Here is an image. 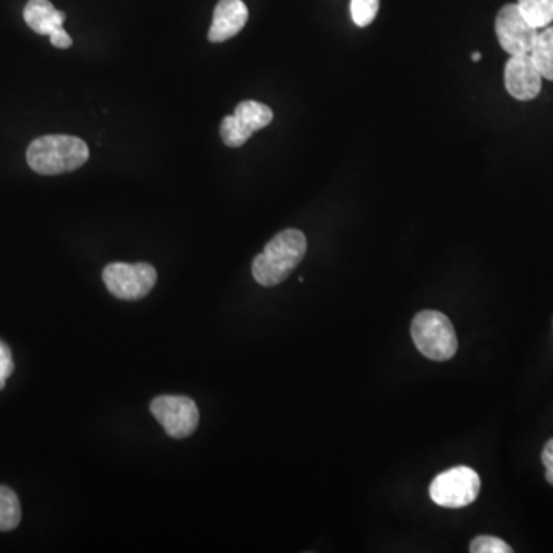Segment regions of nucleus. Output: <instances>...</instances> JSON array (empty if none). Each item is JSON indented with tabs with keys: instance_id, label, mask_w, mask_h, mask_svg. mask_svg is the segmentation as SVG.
<instances>
[{
	"instance_id": "1",
	"label": "nucleus",
	"mask_w": 553,
	"mask_h": 553,
	"mask_svg": "<svg viewBox=\"0 0 553 553\" xmlns=\"http://www.w3.org/2000/svg\"><path fill=\"white\" fill-rule=\"evenodd\" d=\"M308 240L299 229H285L269 240L262 254L252 263L255 282L265 288L285 282L294 269L305 259Z\"/></svg>"
},
{
	"instance_id": "2",
	"label": "nucleus",
	"mask_w": 553,
	"mask_h": 553,
	"mask_svg": "<svg viewBox=\"0 0 553 553\" xmlns=\"http://www.w3.org/2000/svg\"><path fill=\"white\" fill-rule=\"evenodd\" d=\"M90 159L87 143L74 136H44L34 140L27 151V162L42 176L71 173Z\"/></svg>"
},
{
	"instance_id": "3",
	"label": "nucleus",
	"mask_w": 553,
	"mask_h": 553,
	"mask_svg": "<svg viewBox=\"0 0 553 553\" xmlns=\"http://www.w3.org/2000/svg\"><path fill=\"white\" fill-rule=\"evenodd\" d=\"M412 338L418 351L434 361H448L457 354L454 325L438 311H421L412 322Z\"/></svg>"
},
{
	"instance_id": "4",
	"label": "nucleus",
	"mask_w": 553,
	"mask_h": 553,
	"mask_svg": "<svg viewBox=\"0 0 553 553\" xmlns=\"http://www.w3.org/2000/svg\"><path fill=\"white\" fill-rule=\"evenodd\" d=\"M481 491L480 475L467 466L452 467L441 472L429 486V495L438 506L461 509L477 500Z\"/></svg>"
},
{
	"instance_id": "5",
	"label": "nucleus",
	"mask_w": 553,
	"mask_h": 553,
	"mask_svg": "<svg viewBox=\"0 0 553 553\" xmlns=\"http://www.w3.org/2000/svg\"><path fill=\"white\" fill-rule=\"evenodd\" d=\"M106 289L120 300L145 299L157 282V271L150 263H110L102 272Z\"/></svg>"
},
{
	"instance_id": "6",
	"label": "nucleus",
	"mask_w": 553,
	"mask_h": 553,
	"mask_svg": "<svg viewBox=\"0 0 553 553\" xmlns=\"http://www.w3.org/2000/svg\"><path fill=\"white\" fill-rule=\"evenodd\" d=\"M151 414L162 424L169 437H189L199 426V408L194 400L183 395H160L150 404Z\"/></svg>"
},
{
	"instance_id": "7",
	"label": "nucleus",
	"mask_w": 553,
	"mask_h": 553,
	"mask_svg": "<svg viewBox=\"0 0 553 553\" xmlns=\"http://www.w3.org/2000/svg\"><path fill=\"white\" fill-rule=\"evenodd\" d=\"M274 119L265 103L245 100L237 105L236 113L226 116L220 125V137L229 148H239L248 142L255 131L263 130Z\"/></svg>"
},
{
	"instance_id": "8",
	"label": "nucleus",
	"mask_w": 553,
	"mask_h": 553,
	"mask_svg": "<svg viewBox=\"0 0 553 553\" xmlns=\"http://www.w3.org/2000/svg\"><path fill=\"white\" fill-rule=\"evenodd\" d=\"M537 28L524 19L517 4H507L501 8L495 20V33L501 48L510 56L530 54L538 36Z\"/></svg>"
},
{
	"instance_id": "9",
	"label": "nucleus",
	"mask_w": 553,
	"mask_h": 553,
	"mask_svg": "<svg viewBox=\"0 0 553 553\" xmlns=\"http://www.w3.org/2000/svg\"><path fill=\"white\" fill-rule=\"evenodd\" d=\"M507 93L521 102L537 99L543 88V76L530 54L510 56L504 68Z\"/></svg>"
},
{
	"instance_id": "10",
	"label": "nucleus",
	"mask_w": 553,
	"mask_h": 553,
	"mask_svg": "<svg viewBox=\"0 0 553 553\" xmlns=\"http://www.w3.org/2000/svg\"><path fill=\"white\" fill-rule=\"evenodd\" d=\"M248 17V7L243 0H220L209 28V42L222 44L237 36L245 28Z\"/></svg>"
},
{
	"instance_id": "11",
	"label": "nucleus",
	"mask_w": 553,
	"mask_h": 553,
	"mask_svg": "<svg viewBox=\"0 0 553 553\" xmlns=\"http://www.w3.org/2000/svg\"><path fill=\"white\" fill-rule=\"evenodd\" d=\"M24 19L34 33L50 36L63 27L67 16L56 10L50 0H30L24 10Z\"/></svg>"
},
{
	"instance_id": "12",
	"label": "nucleus",
	"mask_w": 553,
	"mask_h": 553,
	"mask_svg": "<svg viewBox=\"0 0 553 553\" xmlns=\"http://www.w3.org/2000/svg\"><path fill=\"white\" fill-rule=\"evenodd\" d=\"M530 57L537 65L543 79L553 82V27L538 31L534 47L530 50Z\"/></svg>"
},
{
	"instance_id": "13",
	"label": "nucleus",
	"mask_w": 553,
	"mask_h": 553,
	"mask_svg": "<svg viewBox=\"0 0 553 553\" xmlns=\"http://www.w3.org/2000/svg\"><path fill=\"white\" fill-rule=\"evenodd\" d=\"M518 8L532 27L541 30L553 22V0H518Z\"/></svg>"
},
{
	"instance_id": "14",
	"label": "nucleus",
	"mask_w": 553,
	"mask_h": 553,
	"mask_svg": "<svg viewBox=\"0 0 553 553\" xmlns=\"http://www.w3.org/2000/svg\"><path fill=\"white\" fill-rule=\"evenodd\" d=\"M22 518L19 498L8 487L0 486V532H10Z\"/></svg>"
},
{
	"instance_id": "15",
	"label": "nucleus",
	"mask_w": 553,
	"mask_h": 553,
	"mask_svg": "<svg viewBox=\"0 0 553 553\" xmlns=\"http://www.w3.org/2000/svg\"><path fill=\"white\" fill-rule=\"evenodd\" d=\"M380 10V0H351L352 20L357 27L365 28L374 22Z\"/></svg>"
},
{
	"instance_id": "16",
	"label": "nucleus",
	"mask_w": 553,
	"mask_h": 553,
	"mask_svg": "<svg viewBox=\"0 0 553 553\" xmlns=\"http://www.w3.org/2000/svg\"><path fill=\"white\" fill-rule=\"evenodd\" d=\"M469 550L472 553H510L512 547L500 538L491 537V535H480L472 541Z\"/></svg>"
},
{
	"instance_id": "17",
	"label": "nucleus",
	"mask_w": 553,
	"mask_h": 553,
	"mask_svg": "<svg viewBox=\"0 0 553 553\" xmlns=\"http://www.w3.org/2000/svg\"><path fill=\"white\" fill-rule=\"evenodd\" d=\"M13 371V355H11L10 348L0 340V391L5 388V383H7Z\"/></svg>"
},
{
	"instance_id": "18",
	"label": "nucleus",
	"mask_w": 553,
	"mask_h": 553,
	"mask_svg": "<svg viewBox=\"0 0 553 553\" xmlns=\"http://www.w3.org/2000/svg\"><path fill=\"white\" fill-rule=\"evenodd\" d=\"M541 460H543L544 467H546V480L553 486V438L547 441L546 446H544Z\"/></svg>"
},
{
	"instance_id": "19",
	"label": "nucleus",
	"mask_w": 553,
	"mask_h": 553,
	"mask_svg": "<svg viewBox=\"0 0 553 553\" xmlns=\"http://www.w3.org/2000/svg\"><path fill=\"white\" fill-rule=\"evenodd\" d=\"M50 40L51 44H53L56 48H60V50H67V48H70L71 45H73V39H71L70 34H68L67 31L63 30V27L57 28L54 33H51Z\"/></svg>"
},
{
	"instance_id": "20",
	"label": "nucleus",
	"mask_w": 553,
	"mask_h": 553,
	"mask_svg": "<svg viewBox=\"0 0 553 553\" xmlns=\"http://www.w3.org/2000/svg\"><path fill=\"white\" fill-rule=\"evenodd\" d=\"M481 53H478V51H475V53H472V60H474V62H480L481 60Z\"/></svg>"
}]
</instances>
